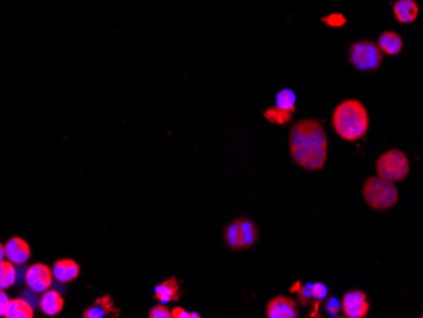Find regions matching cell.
I'll return each instance as SVG.
<instances>
[{"mask_svg": "<svg viewBox=\"0 0 423 318\" xmlns=\"http://www.w3.org/2000/svg\"><path fill=\"white\" fill-rule=\"evenodd\" d=\"M327 135L317 119H302L289 133L292 159L306 170H322L327 161Z\"/></svg>", "mask_w": 423, "mask_h": 318, "instance_id": "cell-1", "label": "cell"}, {"mask_svg": "<svg viewBox=\"0 0 423 318\" xmlns=\"http://www.w3.org/2000/svg\"><path fill=\"white\" fill-rule=\"evenodd\" d=\"M369 114L358 99H347L336 106L332 114V127L342 140L358 141L369 130Z\"/></svg>", "mask_w": 423, "mask_h": 318, "instance_id": "cell-2", "label": "cell"}, {"mask_svg": "<svg viewBox=\"0 0 423 318\" xmlns=\"http://www.w3.org/2000/svg\"><path fill=\"white\" fill-rule=\"evenodd\" d=\"M365 202L376 211H385L397 204L398 189L395 184L379 177H371L364 183Z\"/></svg>", "mask_w": 423, "mask_h": 318, "instance_id": "cell-3", "label": "cell"}, {"mask_svg": "<svg viewBox=\"0 0 423 318\" xmlns=\"http://www.w3.org/2000/svg\"><path fill=\"white\" fill-rule=\"evenodd\" d=\"M378 177L388 182H400L410 172V161L406 153L400 150H389L380 155L375 163Z\"/></svg>", "mask_w": 423, "mask_h": 318, "instance_id": "cell-4", "label": "cell"}, {"mask_svg": "<svg viewBox=\"0 0 423 318\" xmlns=\"http://www.w3.org/2000/svg\"><path fill=\"white\" fill-rule=\"evenodd\" d=\"M259 237V231L253 221L247 218H238L229 224L224 232V240L229 248L242 250L253 246Z\"/></svg>", "mask_w": 423, "mask_h": 318, "instance_id": "cell-5", "label": "cell"}, {"mask_svg": "<svg viewBox=\"0 0 423 318\" xmlns=\"http://www.w3.org/2000/svg\"><path fill=\"white\" fill-rule=\"evenodd\" d=\"M350 62L360 71L378 70L383 62V53L373 41H358L348 51Z\"/></svg>", "mask_w": 423, "mask_h": 318, "instance_id": "cell-6", "label": "cell"}, {"mask_svg": "<svg viewBox=\"0 0 423 318\" xmlns=\"http://www.w3.org/2000/svg\"><path fill=\"white\" fill-rule=\"evenodd\" d=\"M342 312L348 318H365L369 313L370 305L363 290H350L344 295Z\"/></svg>", "mask_w": 423, "mask_h": 318, "instance_id": "cell-7", "label": "cell"}, {"mask_svg": "<svg viewBox=\"0 0 423 318\" xmlns=\"http://www.w3.org/2000/svg\"><path fill=\"white\" fill-rule=\"evenodd\" d=\"M53 275L51 269L45 264H35L27 269L26 283L35 293H43L51 288Z\"/></svg>", "mask_w": 423, "mask_h": 318, "instance_id": "cell-8", "label": "cell"}, {"mask_svg": "<svg viewBox=\"0 0 423 318\" xmlns=\"http://www.w3.org/2000/svg\"><path fill=\"white\" fill-rule=\"evenodd\" d=\"M265 314L268 318H297L300 312L297 302L285 295H278L268 303Z\"/></svg>", "mask_w": 423, "mask_h": 318, "instance_id": "cell-9", "label": "cell"}, {"mask_svg": "<svg viewBox=\"0 0 423 318\" xmlns=\"http://www.w3.org/2000/svg\"><path fill=\"white\" fill-rule=\"evenodd\" d=\"M6 258L13 264H26L31 256L30 245L21 237H13L4 246Z\"/></svg>", "mask_w": 423, "mask_h": 318, "instance_id": "cell-10", "label": "cell"}, {"mask_svg": "<svg viewBox=\"0 0 423 318\" xmlns=\"http://www.w3.org/2000/svg\"><path fill=\"white\" fill-rule=\"evenodd\" d=\"M418 4L414 0H397L393 12L397 21L402 24H411L417 19Z\"/></svg>", "mask_w": 423, "mask_h": 318, "instance_id": "cell-11", "label": "cell"}, {"mask_svg": "<svg viewBox=\"0 0 423 318\" xmlns=\"http://www.w3.org/2000/svg\"><path fill=\"white\" fill-rule=\"evenodd\" d=\"M79 265L70 259L60 260L53 269V275L60 283H69L79 275Z\"/></svg>", "mask_w": 423, "mask_h": 318, "instance_id": "cell-12", "label": "cell"}, {"mask_svg": "<svg viewBox=\"0 0 423 318\" xmlns=\"http://www.w3.org/2000/svg\"><path fill=\"white\" fill-rule=\"evenodd\" d=\"M179 295H180V290L175 278H170L155 287V298L163 305L177 302L179 300Z\"/></svg>", "mask_w": 423, "mask_h": 318, "instance_id": "cell-13", "label": "cell"}, {"mask_svg": "<svg viewBox=\"0 0 423 318\" xmlns=\"http://www.w3.org/2000/svg\"><path fill=\"white\" fill-rule=\"evenodd\" d=\"M40 308L42 312L48 316H56L64 308V300L57 290L48 289L46 292H43V295L40 300Z\"/></svg>", "mask_w": 423, "mask_h": 318, "instance_id": "cell-14", "label": "cell"}, {"mask_svg": "<svg viewBox=\"0 0 423 318\" xmlns=\"http://www.w3.org/2000/svg\"><path fill=\"white\" fill-rule=\"evenodd\" d=\"M378 48H380V51L385 55L395 56L402 51L403 40L398 33H395L393 31H387V32H383L379 37Z\"/></svg>", "mask_w": 423, "mask_h": 318, "instance_id": "cell-15", "label": "cell"}, {"mask_svg": "<svg viewBox=\"0 0 423 318\" xmlns=\"http://www.w3.org/2000/svg\"><path fill=\"white\" fill-rule=\"evenodd\" d=\"M6 318H32L33 317V308L24 301L23 298H17L9 301L6 308Z\"/></svg>", "mask_w": 423, "mask_h": 318, "instance_id": "cell-16", "label": "cell"}, {"mask_svg": "<svg viewBox=\"0 0 423 318\" xmlns=\"http://www.w3.org/2000/svg\"><path fill=\"white\" fill-rule=\"evenodd\" d=\"M16 283V266L11 261H0V289L11 288Z\"/></svg>", "mask_w": 423, "mask_h": 318, "instance_id": "cell-17", "label": "cell"}, {"mask_svg": "<svg viewBox=\"0 0 423 318\" xmlns=\"http://www.w3.org/2000/svg\"><path fill=\"white\" fill-rule=\"evenodd\" d=\"M278 108H280L282 111H287V112L294 113L295 112V102H297V95L294 93L293 90L290 89H282L277 94Z\"/></svg>", "mask_w": 423, "mask_h": 318, "instance_id": "cell-18", "label": "cell"}, {"mask_svg": "<svg viewBox=\"0 0 423 318\" xmlns=\"http://www.w3.org/2000/svg\"><path fill=\"white\" fill-rule=\"evenodd\" d=\"M263 114H264V117L266 118L271 124H279V126L289 124V122L292 121V117H293V113L282 111V109L278 108V106H270V108H268Z\"/></svg>", "mask_w": 423, "mask_h": 318, "instance_id": "cell-19", "label": "cell"}, {"mask_svg": "<svg viewBox=\"0 0 423 318\" xmlns=\"http://www.w3.org/2000/svg\"><path fill=\"white\" fill-rule=\"evenodd\" d=\"M308 289H309L311 300H314L316 303L324 301V300L327 298V295H329V288L326 287V284L319 283V282L318 283L308 284Z\"/></svg>", "mask_w": 423, "mask_h": 318, "instance_id": "cell-20", "label": "cell"}, {"mask_svg": "<svg viewBox=\"0 0 423 318\" xmlns=\"http://www.w3.org/2000/svg\"><path fill=\"white\" fill-rule=\"evenodd\" d=\"M322 22L329 26V27H342V26L346 24L347 21L341 13H332V14L324 18Z\"/></svg>", "mask_w": 423, "mask_h": 318, "instance_id": "cell-21", "label": "cell"}, {"mask_svg": "<svg viewBox=\"0 0 423 318\" xmlns=\"http://www.w3.org/2000/svg\"><path fill=\"white\" fill-rule=\"evenodd\" d=\"M106 314V308L103 303L101 305H95L94 307H90L89 309L84 313V317L87 318H103Z\"/></svg>", "mask_w": 423, "mask_h": 318, "instance_id": "cell-22", "label": "cell"}, {"mask_svg": "<svg viewBox=\"0 0 423 318\" xmlns=\"http://www.w3.org/2000/svg\"><path fill=\"white\" fill-rule=\"evenodd\" d=\"M148 317L150 318H171V311H169V308L160 303L158 306L153 307V309L148 313Z\"/></svg>", "mask_w": 423, "mask_h": 318, "instance_id": "cell-23", "label": "cell"}, {"mask_svg": "<svg viewBox=\"0 0 423 318\" xmlns=\"http://www.w3.org/2000/svg\"><path fill=\"white\" fill-rule=\"evenodd\" d=\"M21 298H23L24 301L27 302L28 305H31V307L35 309L37 307L40 306V297L37 295L35 292L33 290H23L22 293H21Z\"/></svg>", "mask_w": 423, "mask_h": 318, "instance_id": "cell-24", "label": "cell"}, {"mask_svg": "<svg viewBox=\"0 0 423 318\" xmlns=\"http://www.w3.org/2000/svg\"><path fill=\"white\" fill-rule=\"evenodd\" d=\"M340 308H341L340 302L337 301L334 297L329 298L327 302H326V312L331 314V316H337L339 312H340Z\"/></svg>", "mask_w": 423, "mask_h": 318, "instance_id": "cell-25", "label": "cell"}, {"mask_svg": "<svg viewBox=\"0 0 423 318\" xmlns=\"http://www.w3.org/2000/svg\"><path fill=\"white\" fill-rule=\"evenodd\" d=\"M27 269H28V268H26L23 264H19V265L16 268V283L19 284V285H22V284L26 282V274H27Z\"/></svg>", "mask_w": 423, "mask_h": 318, "instance_id": "cell-26", "label": "cell"}, {"mask_svg": "<svg viewBox=\"0 0 423 318\" xmlns=\"http://www.w3.org/2000/svg\"><path fill=\"white\" fill-rule=\"evenodd\" d=\"M9 305V298L4 289H0V316H6V308Z\"/></svg>", "mask_w": 423, "mask_h": 318, "instance_id": "cell-27", "label": "cell"}, {"mask_svg": "<svg viewBox=\"0 0 423 318\" xmlns=\"http://www.w3.org/2000/svg\"><path fill=\"white\" fill-rule=\"evenodd\" d=\"M171 317L172 318H190V313L187 312L185 309H182V307H177L172 309L171 312Z\"/></svg>", "mask_w": 423, "mask_h": 318, "instance_id": "cell-28", "label": "cell"}, {"mask_svg": "<svg viewBox=\"0 0 423 318\" xmlns=\"http://www.w3.org/2000/svg\"><path fill=\"white\" fill-rule=\"evenodd\" d=\"M6 258V251H4V246L0 243V261H3Z\"/></svg>", "mask_w": 423, "mask_h": 318, "instance_id": "cell-29", "label": "cell"}]
</instances>
